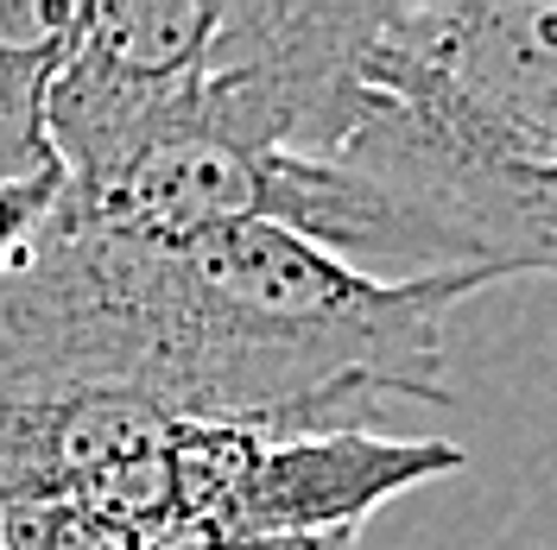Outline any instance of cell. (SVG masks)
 I'll list each match as a JSON object with an SVG mask.
<instances>
[{
  "mask_svg": "<svg viewBox=\"0 0 557 550\" xmlns=\"http://www.w3.org/2000/svg\"><path fill=\"white\" fill-rule=\"evenodd\" d=\"M487 278L381 285L267 222L134 228L51 209L0 291V392L102 386L203 430H368L444 405V316Z\"/></svg>",
  "mask_w": 557,
  "mask_h": 550,
  "instance_id": "1",
  "label": "cell"
},
{
  "mask_svg": "<svg viewBox=\"0 0 557 550\" xmlns=\"http://www.w3.org/2000/svg\"><path fill=\"white\" fill-rule=\"evenodd\" d=\"M361 76L475 165L557 152V0H381Z\"/></svg>",
  "mask_w": 557,
  "mask_h": 550,
  "instance_id": "2",
  "label": "cell"
},
{
  "mask_svg": "<svg viewBox=\"0 0 557 550\" xmlns=\"http://www.w3.org/2000/svg\"><path fill=\"white\" fill-rule=\"evenodd\" d=\"M469 455L444 437L381 430H203L177 437V525L209 545L355 538L361 518ZM172 525V532H177Z\"/></svg>",
  "mask_w": 557,
  "mask_h": 550,
  "instance_id": "3",
  "label": "cell"
},
{
  "mask_svg": "<svg viewBox=\"0 0 557 550\" xmlns=\"http://www.w3.org/2000/svg\"><path fill=\"white\" fill-rule=\"evenodd\" d=\"M222 0H89L51 83V152L64 184H102L165 146L203 83Z\"/></svg>",
  "mask_w": 557,
  "mask_h": 550,
  "instance_id": "4",
  "label": "cell"
},
{
  "mask_svg": "<svg viewBox=\"0 0 557 550\" xmlns=\"http://www.w3.org/2000/svg\"><path fill=\"white\" fill-rule=\"evenodd\" d=\"M177 437L184 424L134 392H0V513L83 507L159 538L177 525Z\"/></svg>",
  "mask_w": 557,
  "mask_h": 550,
  "instance_id": "5",
  "label": "cell"
},
{
  "mask_svg": "<svg viewBox=\"0 0 557 550\" xmlns=\"http://www.w3.org/2000/svg\"><path fill=\"white\" fill-rule=\"evenodd\" d=\"M76 0H0V184L64 172L51 152V83L76 38Z\"/></svg>",
  "mask_w": 557,
  "mask_h": 550,
  "instance_id": "6",
  "label": "cell"
},
{
  "mask_svg": "<svg viewBox=\"0 0 557 550\" xmlns=\"http://www.w3.org/2000/svg\"><path fill=\"white\" fill-rule=\"evenodd\" d=\"M58 197H64V172H38V177L0 184V291L13 285L20 266H26V253H33V241L45 235Z\"/></svg>",
  "mask_w": 557,
  "mask_h": 550,
  "instance_id": "7",
  "label": "cell"
},
{
  "mask_svg": "<svg viewBox=\"0 0 557 550\" xmlns=\"http://www.w3.org/2000/svg\"><path fill=\"white\" fill-rule=\"evenodd\" d=\"M525 215H532V235L545 247V266L557 278V152L532 172V190H525Z\"/></svg>",
  "mask_w": 557,
  "mask_h": 550,
  "instance_id": "8",
  "label": "cell"
},
{
  "mask_svg": "<svg viewBox=\"0 0 557 550\" xmlns=\"http://www.w3.org/2000/svg\"><path fill=\"white\" fill-rule=\"evenodd\" d=\"M355 538H253V545H209L190 532V550H348Z\"/></svg>",
  "mask_w": 557,
  "mask_h": 550,
  "instance_id": "9",
  "label": "cell"
},
{
  "mask_svg": "<svg viewBox=\"0 0 557 550\" xmlns=\"http://www.w3.org/2000/svg\"><path fill=\"white\" fill-rule=\"evenodd\" d=\"M0 550H7V545H0Z\"/></svg>",
  "mask_w": 557,
  "mask_h": 550,
  "instance_id": "10",
  "label": "cell"
}]
</instances>
